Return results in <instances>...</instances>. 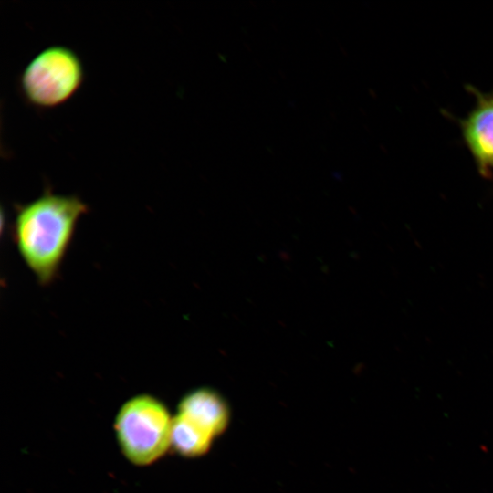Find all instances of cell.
Returning a JSON list of instances; mask_svg holds the SVG:
<instances>
[{
    "instance_id": "6da1fadb",
    "label": "cell",
    "mask_w": 493,
    "mask_h": 493,
    "mask_svg": "<svg viewBox=\"0 0 493 493\" xmlns=\"http://www.w3.org/2000/svg\"><path fill=\"white\" fill-rule=\"evenodd\" d=\"M88 211L79 196L50 188L16 206L13 241L38 284L48 286L58 278L78 223Z\"/></svg>"
},
{
    "instance_id": "7a4b0ae2",
    "label": "cell",
    "mask_w": 493,
    "mask_h": 493,
    "mask_svg": "<svg viewBox=\"0 0 493 493\" xmlns=\"http://www.w3.org/2000/svg\"><path fill=\"white\" fill-rule=\"evenodd\" d=\"M84 79L85 68L78 53L64 45H51L26 65L18 78V89L29 106L50 110L71 100Z\"/></svg>"
},
{
    "instance_id": "3957f363",
    "label": "cell",
    "mask_w": 493,
    "mask_h": 493,
    "mask_svg": "<svg viewBox=\"0 0 493 493\" xmlns=\"http://www.w3.org/2000/svg\"><path fill=\"white\" fill-rule=\"evenodd\" d=\"M172 423L165 405L152 395H135L124 403L114 427L126 458L138 466L159 459L171 446Z\"/></svg>"
},
{
    "instance_id": "277c9868",
    "label": "cell",
    "mask_w": 493,
    "mask_h": 493,
    "mask_svg": "<svg viewBox=\"0 0 493 493\" xmlns=\"http://www.w3.org/2000/svg\"><path fill=\"white\" fill-rule=\"evenodd\" d=\"M466 89L476 102L467 116L457 119L462 140L479 174L493 178V90L483 92L472 85Z\"/></svg>"
},
{
    "instance_id": "5b68a950",
    "label": "cell",
    "mask_w": 493,
    "mask_h": 493,
    "mask_svg": "<svg viewBox=\"0 0 493 493\" xmlns=\"http://www.w3.org/2000/svg\"><path fill=\"white\" fill-rule=\"evenodd\" d=\"M178 413L185 415L213 436L226 425V408L212 390L201 388L186 394L179 404Z\"/></svg>"
},
{
    "instance_id": "8992f818",
    "label": "cell",
    "mask_w": 493,
    "mask_h": 493,
    "mask_svg": "<svg viewBox=\"0 0 493 493\" xmlns=\"http://www.w3.org/2000/svg\"><path fill=\"white\" fill-rule=\"evenodd\" d=\"M214 436L185 415L173 418L171 446L185 456H196L209 448Z\"/></svg>"
}]
</instances>
